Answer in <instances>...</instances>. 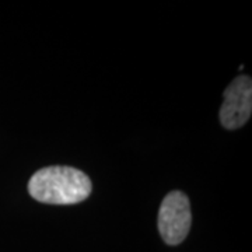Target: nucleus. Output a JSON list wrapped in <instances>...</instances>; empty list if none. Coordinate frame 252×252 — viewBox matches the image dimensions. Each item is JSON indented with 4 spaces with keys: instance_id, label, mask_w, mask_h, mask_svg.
I'll return each instance as SVG.
<instances>
[{
    "instance_id": "nucleus-1",
    "label": "nucleus",
    "mask_w": 252,
    "mask_h": 252,
    "mask_svg": "<svg viewBox=\"0 0 252 252\" xmlns=\"http://www.w3.org/2000/svg\"><path fill=\"white\" fill-rule=\"evenodd\" d=\"M93 184L87 174L69 165L41 168L28 182L32 198L48 205H76L90 196Z\"/></svg>"
},
{
    "instance_id": "nucleus-2",
    "label": "nucleus",
    "mask_w": 252,
    "mask_h": 252,
    "mask_svg": "<svg viewBox=\"0 0 252 252\" xmlns=\"http://www.w3.org/2000/svg\"><path fill=\"white\" fill-rule=\"evenodd\" d=\"M192 224V213L188 196L172 190L162 199L158 210V231L164 243L168 245H178L188 235Z\"/></svg>"
},
{
    "instance_id": "nucleus-3",
    "label": "nucleus",
    "mask_w": 252,
    "mask_h": 252,
    "mask_svg": "<svg viewBox=\"0 0 252 252\" xmlns=\"http://www.w3.org/2000/svg\"><path fill=\"white\" fill-rule=\"evenodd\" d=\"M224 102L220 108V122L228 130L244 126L251 118L252 80L241 74L228 84L224 91Z\"/></svg>"
}]
</instances>
